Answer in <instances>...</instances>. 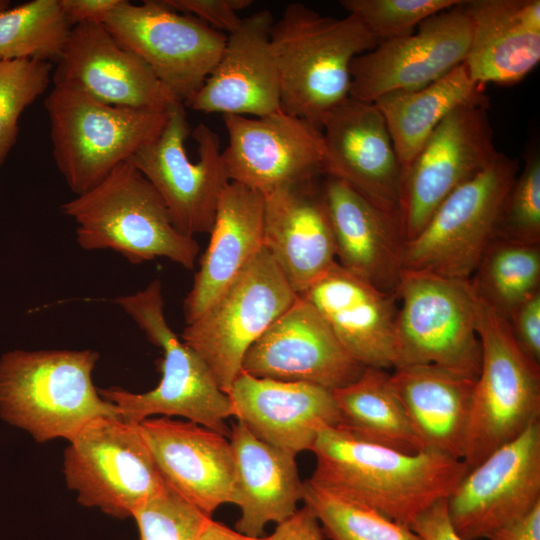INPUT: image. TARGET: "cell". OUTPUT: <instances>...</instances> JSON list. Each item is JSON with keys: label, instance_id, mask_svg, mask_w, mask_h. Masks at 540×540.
I'll use <instances>...</instances> for the list:
<instances>
[{"label": "cell", "instance_id": "1", "mask_svg": "<svg viewBox=\"0 0 540 540\" xmlns=\"http://www.w3.org/2000/svg\"><path fill=\"white\" fill-rule=\"evenodd\" d=\"M311 451L316 458L309 479L313 484L408 527L447 499L467 472L461 460L426 451L400 452L331 426L320 429Z\"/></svg>", "mask_w": 540, "mask_h": 540}, {"label": "cell", "instance_id": "2", "mask_svg": "<svg viewBox=\"0 0 540 540\" xmlns=\"http://www.w3.org/2000/svg\"><path fill=\"white\" fill-rule=\"evenodd\" d=\"M270 40L281 110L320 130L326 115L349 97L353 59L378 45L356 16H323L302 3L287 5Z\"/></svg>", "mask_w": 540, "mask_h": 540}, {"label": "cell", "instance_id": "3", "mask_svg": "<svg viewBox=\"0 0 540 540\" xmlns=\"http://www.w3.org/2000/svg\"><path fill=\"white\" fill-rule=\"evenodd\" d=\"M99 353L13 350L0 359V416L37 442L70 441L97 417H119L94 386Z\"/></svg>", "mask_w": 540, "mask_h": 540}, {"label": "cell", "instance_id": "4", "mask_svg": "<svg viewBox=\"0 0 540 540\" xmlns=\"http://www.w3.org/2000/svg\"><path fill=\"white\" fill-rule=\"evenodd\" d=\"M61 212L77 224L81 248L110 249L133 264L167 258L191 270L200 252L194 237L174 226L160 195L128 161L63 203Z\"/></svg>", "mask_w": 540, "mask_h": 540}, {"label": "cell", "instance_id": "5", "mask_svg": "<svg viewBox=\"0 0 540 540\" xmlns=\"http://www.w3.org/2000/svg\"><path fill=\"white\" fill-rule=\"evenodd\" d=\"M147 339L162 350L161 379L152 390L133 393L119 387L98 389L125 422L139 424L151 415L181 416L229 438L225 420L233 416L229 396L217 385L206 363L170 328L157 278L144 289L116 298Z\"/></svg>", "mask_w": 540, "mask_h": 540}, {"label": "cell", "instance_id": "6", "mask_svg": "<svg viewBox=\"0 0 540 540\" xmlns=\"http://www.w3.org/2000/svg\"><path fill=\"white\" fill-rule=\"evenodd\" d=\"M44 107L55 164L75 195L153 141L168 117V109L113 106L70 86H53Z\"/></svg>", "mask_w": 540, "mask_h": 540}, {"label": "cell", "instance_id": "7", "mask_svg": "<svg viewBox=\"0 0 540 540\" xmlns=\"http://www.w3.org/2000/svg\"><path fill=\"white\" fill-rule=\"evenodd\" d=\"M474 295L481 363L462 459L467 470L540 420V365L518 348L507 320Z\"/></svg>", "mask_w": 540, "mask_h": 540}, {"label": "cell", "instance_id": "8", "mask_svg": "<svg viewBox=\"0 0 540 540\" xmlns=\"http://www.w3.org/2000/svg\"><path fill=\"white\" fill-rule=\"evenodd\" d=\"M128 162L160 195L181 233H210L220 194L230 180L218 134L203 123L191 131L183 103L169 107L161 133Z\"/></svg>", "mask_w": 540, "mask_h": 540}, {"label": "cell", "instance_id": "9", "mask_svg": "<svg viewBox=\"0 0 540 540\" xmlns=\"http://www.w3.org/2000/svg\"><path fill=\"white\" fill-rule=\"evenodd\" d=\"M271 254L263 248L193 322L181 340L206 363L228 394L249 348L297 298Z\"/></svg>", "mask_w": 540, "mask_h": 540}, {"label": "cell", "instance_id": "10", "mask_svg": "<svg viewBox=\"0 0 540 540\" xmlns=\"http://www.w3.org/2000/svg\"><path fill=\"white\" fill-rule=\"evenodd\" d=\"M518 173L517 160L499 152L485 169L455 189L423 229L404 243L403 271L469 280L494 237Z\"/></svg>", "mask_w": 540, "mask_h": 540}, {"label": "cell", "instance_id": "11", "mask_svg": "<svg viewBox=\"0 0 540 540\" xmlns=\"http://www.w3.org/2000/svg\"><path fill=\"white\" fill-rule=\"evenodd\" d=\"M397 299V367L435 365L475 381L481 348L469 281L403 271Z\"/></svg>", "mask_w": 540, "mask_h": 540}, {"label": "cell", "instance_id": "12", "mask_svg": "<svg viewBox=\"0 0 540 540\" xmlns=\"http://www.w3.org/2000/svg\"><path fill=\"white\" fill-rule=\"evenodd\" d=\"M67 487L85 507L124 519L167 484L139 424L97 417L84 425L64 452Z\"/></svg>", "mask_w": 540, "mask_h": 540}, {"label": "cell", "instance_id": "13", "mask_svg": "<svg viewBox=\"0 0 540 540\" xmlns=\"http://www.w3.org/2000/svg\"><path fill=\"white\" fill-rule=\"evenodd\" d=\"M103 24L183 104L202 87L227 39L222 32L166 7L160 0L141 4L122 0Z\"/></svg>", "mask_w": 540, "mask_h": 540}, {"label": "cell", "instance_id": "14", "mask_svg": "<svg viewBox=\"0 0 540 540\" xmlns=\"http://www.w3.org/2000/svg\"><path fill=\"white\" fill-rule=\"evenodd\" d=\"M488 104L463 105L447 115L404 171L398 224L404 243L439 205L497 156Z\"/></svg>", "mask_w": 540, "mask_h": 540}, {"label": "cell", "instance_id": "15", "mask_svg": "<svg viewBox=\"0 0 540 540\" xmlns=\"http://www.w3.org/2000/svg\"><path fill=\"white\" fill-rule=\"evenodd\" d=\"M540 503V420L467 470L446 499L461 540L487 539Z\"/></svg>", "mask_w": 540, "mask_h": 540}, {"label": "cell", "instance_id": "16", "mask_svg": "<svg viewBox=\"0 0 540 540\" xmlns=\"http://www.w3.org/2000/svg\"><path fill=\"white\" fill-rule=\"evenodd\" d=\"M462 2L427 18L412 34L355 57L349 97L373 103L390 92L422 88L461 65L471 40Z\"/></svg>", "mask_w": 540, "mask_h": 540}, {"label": "cell", "instance_id": "17", "mask_svg": "<svg viewBox=\"0 0 540 540\" xmlns=\"http://www.w3.org/2000/svg\"><path fill=\"white\" fill-rule=\"evenodd\" d=\"M222 160L232 182L266 194L324 175L322 132L282 110L263 117L222 115Z\"/></svg>", "mask_w": 540, "mask_h": 540}, {"label": "cell", "instance_id": "18", "mask_svg": "<svg viewBox=\"0 0 540 540\" xmlns=\"http://www.w3.org/2000/svg\"><path fill=\"white\" fill-rule=\"evenodd\" d=\"M321 132L324 176L345 182L398 223L403 170L376 105L348 97L326 115Z\"/></svg>", "mask_w": 540, "mask_h": 540}, {"label": "cell", "instance_id": "19", "mask_svg": "<svg viewBox=\"0 0 540 540\" xmlns=\"http://www.w3.org/2000/svg\"><path fill=\"white\" fill-rule=\"evenodd\" d=\"M364 369L299 295L249 348L242 363V371L254 377L311 383L329 390L354 382Z\"/></svg>", "mask_w": 540, "mask_h": 540}, {"label": "cell", "instance_id": "20", "mask_svg": "<svg viewBox=\"0 0 540 540\" xmlns=\"http://www.w3.org/2000/svg\"><path fill=\"white\" fill-rule=\"evenodd\" d=\"M53 86H70L113 106L167 110L179 102L149 66L123 47L103 23L72 27L52 71Z\"/></svg>", "mask_w": 540, "mask_h": 540}, {"label": "cell", "instance_id": "21", "mask_svg": "<svg viewBox=\"0 0 540 540\" xmlns=\"http://www.w3.org/2000/svg\"><path fill=\"white\" fill-rule=\"evenodd\" d=\"M272 13L242 18L202 87L186 103L195 111L263 117L281 110L280 78L270 40Z\"/></svg>", "mask_w": 540, "mask_h": 540}, {"label": "cell", "instance_id": "22", "mask_svg": "<svg viewBox=\"0 0 540 540\" xmlns=\"http://www.w3.org/2000/svg\"><path fill=\"white\" fill-rule=\"evenodd\" d=\"M319 313L344 349L364 367H397V296L337 262L299 294Z\"/></svg>", "mask_w": 540, "mask_h": 540}, {"label": "cell", "instance_id": "23", "mask_svg": "<svg viewBox=\"0 0 540 540\" xmlns=\"http://www.w3.org/2000/svg\"><path fill=\"white\" fill-rule=\"evenodd\" d=\"M227 395L237 421L294 457L311 451L323 426L339 423L332 390L316 384L259 378L241 370Z\"/></svg>", "mask_w": 540, "mask_h": 540}, {"label": "cell", "instance_id": "24", "mask_svg": "<svg viewBox=\"0 0 540 540\" xmlns=\"http://www.w3.org/2000/svg\"><path fill=\"white\" fill-rule=\"evenodd\" d=\"M139 428L170 488L211 517L220 505L230 503L235 464L227 437L165 416L146 418Z\"/></svg>", "mask_w": 540, "mask_h": 540}, {"label": "cell", "instance_id": "25", "mask_svg": "<svg viewBox=\"0 0 540 540\" xmlns=\"http://www.w3.org/2000/svg\"><path fill=\"white\" fill-rule=\"evenodd\" d=\"M317 180L263 194L264 248L297 295L336 262L332 226Z\"/></svg>", "mask_w": 540, "mask_h": 540}, {"label": "cell", "instance_id": "26", "mask_svg": "<svg viewBox=\"0 0 540 540\" xmlns=\"http://www.w3.org/2000/svg\"><path fill=\"white\" fill-rule=\"evenodd\" d=\"M335 241L336 262L381 291L397 296L404 240L398 223L345 182L321 183Z\"/></svg>", "mask_w": 540, "mask_h": 540}, {"label": "cell", "instance_id": "27", "mask_svg": "<svg viewBox=\"0 0 540 540\" xmlns=\"http://www.w3.org/2000/svg\"><path fill=\"white\" fill-rule=\"evenodd\" d=\"M471 40L463 62L477 84L514 85L540 62L539 0H464Z\"/></svg>", "mask_w": 540, "mask_h": 540}, {"label": "cell", "instance_id": "28", "mask_svg": "<svg viewBox=\"0 0 540 540\" xmlns=\"http://www.w3.org/2000/svg\"><path fill=\"white\" fill-rule=\"evenodd\" d=\"M210 240L184 300L187 324L197 319L264 248V196L230 181L222 190Z\"/></svg>", "mask_w": 540, "mask_h": 540}, {"label": "cell", "instance_id": "29", "mask_svg": "<svg viewBox=\"0 0 540 540\" xmlns=\"http://www.w3.org/2000/svg\"><path fill=\"white\" fill-rule=\"evenodd\" d=\"M235 475L230 503L241 516L238 532L261 537L269 522L290 517L303 500V485L295 457L255 437L237 421L230 429Z\"/></svg>", "mask_w": 540, "mask_h": 540}, {"label": "cell", "instance_id": "30", "mask_svg": "<svg viewBox=\"0 0 540 540\" xmlns=\"http://www.w3.org/2000/svg\"><path fill=\"white\" fill-rule=\"evenodd\" d=\"M390 380L423 451L462 461L475 381L429 364L397 367Z\"/></svg>", "mask_w": 540, "mask_h": 540}, {"label": "cell", "instance_id": "31", "mask_svg": "<svg viewBox=\"0 0 540 540\" xmlns=\"http://www.w3.org/2000/svg\"><path fill=\"white\" fill-rule=\"evenodd\" d=\"M383 115L403 173L440 122L468 104H488L465 65L416 90L395 91L373 102Z\"/></svg>", "mask_w": 540, "mask_h": 540}, {"label": "cell", "instance_id": "32", "mask_svg": "<svg viewBox=\"0 0 540 540\" xmlns=\"http://www.w3.org/2000/svg\"><path fill=\"white\" fill-rule=\"evenodd\" d=\"M332 393L339 411L336 428L357 440L400 452L423 451L388 370L365 367L357 380Z\"/></svg>", "mask_w": 540, "mask_h": 540}, {"label": "cell", "instance_id": "33", "mask_svg": "<svg viewBox=\"0 0 540 540\" xmlns=\"http://www.w3.org/2000/svg\"><path fill=\"white\" fill-rule=\"evenodd\" d=\"M468 281L482 301L508 320L540 291V244L493 237Z\"/></svg>", "mask_w": 540, "mask_h": 540}, {"label": "cell", "instance_id": "34", "mask_svg": "<svg viewBox=\"0 0 540 540\" xmlns=\"http://www.w3.org/2000/svg\"><path fill=\"white\" fill-rule=\"evenodd\" d=\"M72 27L59 0H32L7 8L0 12V56L56 63Z\"/></svg>", "mask_w": 540, "mask_h": 540}, {"label": "cell", "instance_id": "35", "mask_svg": "<svg viewBox=\"0 0 540 540\" xmlns=\"http://www.w3.org/2000/svg\"><path fill=\"white\" fill-rule=\"evenodd\" d=\"M303 501L315 512L323 533L331 540H423L410 527L360 502L328 492L309 479Z\"/></svg>", "mask_w": 540, "mask_h": 540}, {"label": "cell", "instance_id": "36", "mask_svg": "<svg viewBox=\"0 0 540 540\" xmlns=\"http://www.w3.org/2000/svg\"><path fill=\"white\" fill-rule=\"evenodd\" d=\"M51 72L49 62L0 61V166L16 142L22 112L47 89Z\"/></svg>", "mask_w": 540, "mask_h": 540}, {"label": "cell", "instance_id": "37", "mask_svg": "<svg viewBox=\"0 0 540 540\" xmlns=\"http://www.w3.org/2000/svg\"><path fill=\"white\" fill-rule=\"evenodd\" d=\"M461 0H342L348 14L356 16L378 44L412 34L427 18Z\"/></svg>", "mask_w": 540, "mask_h": 540}, {"label": "cell", "instance_id": "38", "mask_svg": "<svg viewBox=\"0 0 540 540\" xmlns=\"http://www.w3.org/2000/svg\"><path fill=\"white\" fill-rule=\"evenodd\" d=\"M494 237L540 244V155L533 148L525 156L502 207Z\"/></svg>", "mask_w": 540, "mask_h": 540}, {"label": "cell", "instance_id": "39", "mask_svg": "<svg viewBox=\"0 0 540 540\" xmlns=\"http://www.w3.org/2000/svg\"><path fill=\"white\" fill-rule=\"evenodd\" d=\"M132 517L140 540H199L212 518L168 485L141 504Z\"/></svg>", "mask_w": 540, "mask_h": 540}, {"label": "cell", "instance_id": "40", "mask_svg": "<svg viewBox=\"0 0 540 540\" xmlns=\"http://www.w3.org/2000/svg\"><path fill=\"white\" fill-rule=\"evenodd\" d=\"M166 7L191 15L218 31L228 34L241 23L239 11L252 5V0H160Z\"/></svg>", "mask_w": 540, "mask_h": 540}, {"label": "cell", "instance_id": "41", "mask_svg": "<svg viewBox=\"0 0 540 540\" xmlns=\"http://www.w3.org/2000/svg\"><path fill=\"white\" fill-rule=\"evenodd\" d=\"M507 322L521 352L540 365V291L523 302Z\"/></svg>", "mask_w": 540, "mask_h": 540}, {"label": "cell", "instance_id": "42", "mask_svg": "<svg viewBox=\"0 0 540 540\" xmlns=\"http://www.w3.org/2000/svg\"><path fill=\"white\" fill-rule=\"evenodd\" d=\"M320 522L313 509L304 503L297 510L277 526L274 532L263 540H324Z\"/></svg>", "mask_w": 540, "mask_h": 540}, {"label": "cell", "instance_id": "43", "mask_svg": "<svg viewBox=\"0 0 540 540\" xmlns=\"http://www.w3.org/2000/svg\"><path fill=\"white\" fill-rule=\"evenodd\" d=\"M410 528L423 540H461L452 528L446 509V499L424 511Z\"/></svg>", "mask_w": 540, "mask_h": 540}, {"label": "cell", "instance_id": "44", "mask_svg": "<svg viewBox=\"0 0 540 540\" xmlns=\"http://www.w3.org/2000/svg\"><path fill=\"white\" fill-rule=\"evenodd\" d=\"M122 0H59L72 26L82 23H103Z\"/></svg>", "mask_w": 540, "mask_h": 540}, {"label": "cell", "instance_id": "45", "mask_svg": "<svg viewBox=\"0 0 540 540\" xmlns=\"http://www.w3.org/2000/svg\"><path fill=\"white\" fill-rule=\"evenodd\" d=\"M487 540H540V503L524 516L492 533Z\"/></svg>", "mask_w": 540, "mask_h": 540}, {"label": "cell", "instance_id": "46", "mask_svg": "<svg viewBox=\"0 0 540 540\" xmlns=\"http://www.w3.org/2000/svg\"><path fill=\"white\" fill-rule=\"evenodd\" d=\"M199 540H263V537L247 536L210 518L206 522Z\"/></svg>", "mask_w": 540, "mask_h": 540}, {"label": "cell", "instance_id": "47", "mask_svg": "<svg viewBox=\"0 0 540 540\" xmlns=\"http://www.w3.org/2000/svg\"><path fill=\"white\" fill-rule=\"evenodd\" d=\"M9 6V1L0 0V12L7 9Z\"/></svg>", "mask_w": 540, "mask_h": 540}, {"label": "cell", "instance_id": "48", "mask_svg": "<svg viewBox=\"0 0 540 540\" xmlns=\"http://www.w3.org/2000/svg\"><path fill=\"white\" fill-rule=\"evenodd\" d=\"M0 61H2V58H1V56H0Z\"/></svg>", "mask_w": 540, "mask_h": 540}]
</instances>
